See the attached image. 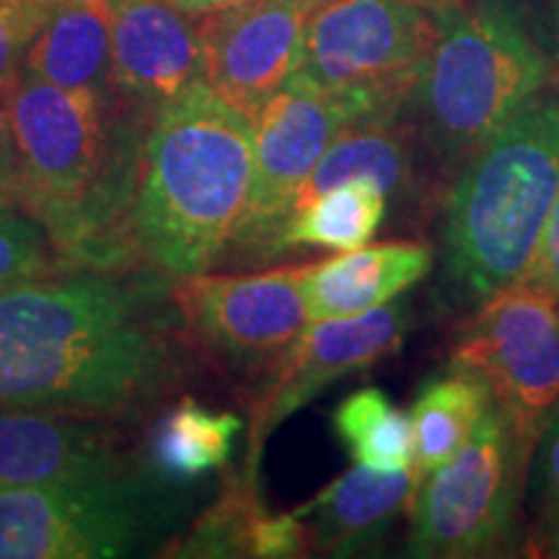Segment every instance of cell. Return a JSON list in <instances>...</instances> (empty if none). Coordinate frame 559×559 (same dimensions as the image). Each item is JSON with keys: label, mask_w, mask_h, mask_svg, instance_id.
<instances>
[{"label": "cell", "mask_w": 559, "mask_h": 559, "mask_svg": "<svg viewBox=\"0 0 559 559\" xmlns=\"http://www.w3.org/2000/svg\"><path fill=\"white\" fill-rule=\"evenodd\" d=\"M177 379L153 296L102 267L0 285V407L124 417Z\"/></svg>", "instance_id": "cell-1"}, {"label": "cell", "mask_w": 559, "mask_h": 559, "mask_svg": "<svg viewBox=\"0 0 559 559\" xmlns=\"http://www.w3.org/2000/svg\"><path fill=\"white\" fill-rule=\"evenodd\" d=\"M254 185V124L205 81L153 109L128 215L138 251L174 277L234 247Z\"/></svg>", "instance_id": "cell-2"}, {"label": "cell", "mask_w": 559, "mask_h": 559, "mask_svg": "<svg viewBox=\"0 0 559 559\" xmlns=\"http://www.w3.org/2000/svg\"><path fill=\"white\" fill-rule=\"evenodd\" d=\"M559 190V96H536L459 169L445 194L440 280L477 309L526 275Z\"/></svg>", "instance_id": "cell-3"}, {"label": "cell", "mask_w": 559, "mask_h": 559, "mask_svg": "<svg viewBox=\"0 0 559 559\" xmlns=\"http://www.w3.org/2000/svg\"><path fill=\"white\" fill-rule=\"evenodd\" d=\"M436 13L440 34L417 91L432 158L456 171L542 94L551 70L515 0Z\"/></svg>", "instance_id": "cell-4"}, {"label": "cell", "mask_w": 559, "mask_h": 559, "mask_svg": "<svg viewBox=\"0 0 559 559\" xmlns=\"http://www.w3.org/2000/svg\"><path fill=\"white\" fill-rule=\"evenodd\" d=\"M102 96L26 73L3 96L16 148V202L45 226L68 262L79 260L115 158Z\"/></svg>", "instance_id": "cell-5"}, {"label": "cell", "mask_w": 559, "mask_h": 559, "mask_svg": "<svg viewBox=\"0 0 559 559\" xmlns=\"http://www.w3.org/2000/svg\"><path fill=\"white\" fill-rule=\"evenodd\" d=\"M536 438L498 402L466 443L423 477L409 508L407 555L472 559L502 555L515 539Z\"/></svg>", "instance_id": "cell-6"}, {"label": "cell", "mask_w": 559, "mask_h": 559, "mask_svg": "<svg viewBox=\"0 0 559 559\" xmlns=\"http://www.w3.org/2000/svg\"><path fill=\"white\" fill-rule=\"evenodd\" d=\"M440 34L438 13L415 0H321L306 26L296 73L358 117L400 115Z\"/></svg>", "instance_id": "cell-7"}, {"label": "cell", "mask_w": 559, "mask_h": 559, "mask_svg": "<svg viewBox=\"0 0 559 559\" xmlns=\"http://www.w3.org/2000/svg\"><path fill=\"white\" fill-rule=\"evenodd\" d=\"M169 513L160 485L122 472L0 489V559H111L143 547Z\"/></svg>", "instance_id": "cell-8"}, {"label": "cell", "mask_w": 559, "mask_h": 559, "mask_svg": "<svg viewBox=\"0 0 559 559\" xmlns=\"http://www.w3.org/2000/svg\"><path fill=\"white\" fill-rule=\"evenodd\" d=\"M451 362L477 370L495 402L539 440L559 415V298L515 280L474 309Z\"/></svg>", "instance_id": "cell-9"}, {"label": "cell", "mask_w": 559, "mask_h": 559, "mask_svg": "<svg viewBox=\"0 0 559 559\" xmlns=\"http://www.w3.org/2000/svg\"><path fill=\"white\" fill-rule=\"evenodd\" d=\"M349 120H358V115L347 102L317 88L298 73L262 104L251 120L254 185L234 239L241 254H275L293 200Z\"/></svg>", "instance_id": "cell-10"}, {"label": "cell", "mask_w": 559, "mask_h": 559, "mask_svg": "<svg viewBox=\"0 0 559 559\" xmlns=\"http://www.w3.org/2000/svg\"><path fill=\"white\" fill-rule=\"evenodd\" d=\"M409 326L404 300L358 317L309 321L304 332L272 360L267 381L251 409L243 477H260L264 440L300 407L311 404L326 386L355 370L370 368L402 347Z\"/></svg>", "instance_id": "cell-11"}, {"label": "cell", "mask_w": 559, "mask_h": 559, "mask_svg": "<svg viewBox=\"0 0 559 559\" xmlns=\"http://www.w3.org/2000/svg\"><path fill=\"white\" fill-rule=\"evenodd\" d=\"M187 332L226 360H275L309 324L300 264L251 275H187L174 285Z\"/></svg>", "instance_id": "cell-12"}, {"label": "cell", "mask_w": 559, "mask_h": 559, "mask_svg": "<svg viewBox=\"0 0 559 559\" xmlns=\"http://www.w3.org/2000/svg\"><path fill=\"white\" fill-rule=\"evenodd\" d=\"M317 0H241L200 13L205 83L254 120L262 104L296 75Z\"/></svg>", "instance_id": "cell-13"}, {"label": "cell", "mask_w": 559, "mask_h": 559, "mask_svg": "<svg viewBox=\"0 0 559 559\" xmlns=\"http://www.w3.org/2000/svg\"><path fill=\"white\" fill-rule=\"evenodd\" d=\"M111 81L153 109L205 81L200 13L171 0H111Z\"/></svg>", "instance_id": "cell-14"}, {"label": "cell", "mask_w": 559, "mask_h": 559, "mask_svg": "<svg viewBox=\"0 0 559 559\" xmlns=\"http://www.w3.org/2000/svg\"><path fill=\"white\" fill-rule=\"evenodd\" d=\"M88 417L0 407V489L120 472L115 440Z\"/></svg>", "instance_id": "cell-15"}, {"label": "cell", "mask_w": 559, "mask_h": 559, "mask_svg": "<svg viewBox=\"0 0 559 559\" xmlns=\"http://www.w3.org/2000/svg\"><path fill=\"white\" fill-rule=\"evenodd\" d=\"M436 251L425 241H383L300 264V290L311 321L358 317L381 309L432 270Z\"/></svg>", "instance_id": "cell-16"}, {"label": "cell", "mask_w": 559, "mask_h": 559, "mask_svg": "<svg viewBox=\"0 0 559 559\" xmlns=\"http://www.w3.org/2000/svg\"><path fill=\"white\" fill-rule=\"evenodd\" d=\"M419 481L423 477L415 466L404 472H373L355 464L298 513L311 519L306 526L309 539L324 555H362L381 547L394 521L412 508Z\"/></svg>", "instance_id": "cell-17"}, {"label": "cell", "mask_w": 559, "mask_h": 559, "mask_svg": "<svg viewBox=\"0 0 559 559\" xmlns=\"http://www.w3.org/2000/svg\"><path fill=\"white\" fill-rule=\"evenodd\" d=\"M24 73L104 94L111 81V0H55L26 50Z\"/></svg>", "instance_id": "cell-18"}, {"label": "cell", "mask_w": 559, "mask_h": 559, "mask_svg": "<svg viewBox=\"0 0 559 559\" xmlns=\"http://www.w3.org/2000/svg\"><path fill=\"white\" fill-rule=\"evenodd\" d=\"M349 179H370L386 192L389 200L394 194L415 190V151H412L407 132L396 124V115L349 120L298 190L290 215L309 200Z\"/></svg>", "instance_id": "cell-19"}, {"label": "cell", "mask_w": 559, "mask_h": 559, "mask_svg": "<svg viewBox=\"0 0 559 559\" xmlns=\"http://www.w3.org/2000/svg\"><path fill=\"white\" fill-rule=\"evenodd\" d=\"M495 394L477 370L449 362L417 389L409 419L415 430V469L428 477L445 464L481 423Z\"/></svg>", "instance_id": "cell-20"}, {"label": "cell", "mask_w": 559, "mask_h": 559, "mask_svg": "<svg viewBox=\"0 0 559 559\" xmlns=\"http://www.w3.org/2000/svg\"><path fill=\"white\" fill-rule=\"evenodd\" d=\"M389 198L370 179H349L300 205L285 223L275 254L296 247H366L386 221Z\"/></svg>", "instance_id": "cell-21"}, {"label": "cell", "mask_w": 559, "mask_h": 559, "mask_svg": "<svg viewBox=\"0 0 559 559\" xmlns=\"http://www.w3.org/2000/svg\"><path fill=\"white\" fill-rule=\"evenodd\" d=\"M241 430L243 423L239 415L213 412L187 396L158 423L153 432L151 456L164 477L198 479L226 466L234 440Z\"/></svg>", "instance_id": "cell-22"}, {"label": "cell", "mask_w": 559, "mask_h": 559, "mask_svg": "<svg viewBox=\"0 0 559 559\" xmlns=\"http://www.w3.org/2000/svg\"><path fill=\"white\" fill-rule=\"evenodd\" d=\"M332 423L355 464L373 472H404L415 466L412 419L381 389L353 391L334 409Z\"/></svg>", "instance_id": "cell-23"}, {"label": "cell", "mask_w": 559, "mask_h": 559, "mask_svg": "<svg viewBox=\"0 0 559 559\" xmlns=\"http://www.w3.org/2000/svg\"><path fill=\"white\" fill-rule=\"evenodd\" d=\"M267 510L260 500V481L239 474L223 489L221 500L205 510L187 539H181L177 557H251L254 534Z\"/></svg>", "instance_id": "cell-24"}, {"label": "cell", "mask_w": 559, "mask_h": 559, "mask_svg": "<svg viewBox=\"0 0 559 559\" xmlns=\"http://www.w3.org/2000/svg\"><path fill=\"white\" fill-rule=\"evenodd\" d=\"M19 207L13 200L0 198V285L50 275L62 267L60 251L45 226Z\"/></svg>", "instance_id": "cell-25"}, {"label": "cell", "mask_w": 559, "mask_h": 559, "mask_svg": "<svg viewBox=\"0 0 559 559\" xmlns=\"http://www.w3.org/2000/svg\"><path fill=\"white\" fill-rule=\"evenodd\" d=\"M531 549L559 557V415L542 430L528 466Z\"/></svg>", "instance_id": "cell-26"}, {"label": "cell", "mask_w": 559, "mask_h": 559, "mask_svg": "<svg viewBox=\"0 0 559 559\" xmlns=\"http://www.w3.org/2000/svg\"><path fill=\"white\" fill-rule=\"evenodd\" d=\"M52 5L55 0H0V96L19 81L26 50Z\"/></svg>", "instance_id": "cell-27"}, {"label": "cell", "mask_w": 559, "mask_h": 559, "mask_svg": "<svg viewBox=\"0 0 559 559\" xmlns=\"http://www.w3.org/2000/svg\"><path fill=\"white\" fill-rule=\"evenodd\" d=\"M523 280H528L536 288L547 290L555 298H559V190L555 202H551L539 247H536L534 260H531Z\"/></svg>", "instance_id": "cell-28"}, {"label": "cell", "mask_w": 559, "mask_h": 559, "mask_svg": "<svg viewBox=\"0 0 559 559\" xmlns=\"http://www.w3.org/2000/svg\"><path fill=\"white\" fill-rule=\"evenodd\" d=\"M0 198L16 202V148H13V135L9 115H5L3 96H0Z\"/></svg>", "instance_id": "cell-29"}, {"label": "cell", "mask_w": 559, "mask_h": 559, "mask_svg": "<svg viewBox=\"0 0 559 559\" xmlns=\"http://www.w3.org/2000/svg\"><path fill=\"white\" fill-rule=\"evenodd\" d=\"M171 3H177V5H181V9H187L192 13H207V11L223 9V5L241 3V0H171Z\"/></svg>", "instance_id": "cell-30"}, {"label": "cell", "mask_w": 559, "mask_h": 559, "mask_svg": "<svg viewBox=\"0 0 559 559\" xmlns=\"http://www.w3.org/2000/svg\"><path fill=\"white\" fill-rule=\"evenodd\" d=\"M415 3L425 5V9H430V11H443V9H449L453 0H415Z\"/></svg>", "instance_id": "cell-31"}, {"label": "cell", "mask_w": 559, "mask_h": 559, "mask_svg": "<svg viewBox=\"0 0 559 559\" xmlns=\"http://www.w3.org/2000/svg\"><path fill=\"white\" fill-rule=\"evenodd\" d=\"M555 16H557V41H559V0H555Z\"/></svg>", "instance_id": "cell-32"}, {"label": "cell", "mask_w": 559, "mask_h": 559, "mask_svg": "<svg viewBox=\"0 0 559 559\" xmlns=\"http://www.w3.org/2000/svg\"><path fill=\"white\" fill-rule=\"evenodd\" d=\"M317 3H321V0H317Z\"/></svg>", "instance_id": "cell-33"}]
</instances>
